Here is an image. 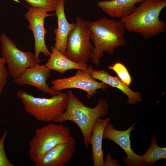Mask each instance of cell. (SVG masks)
Listing matches in <instances>:
<instances>
[{"instance_id": "d6986e66", "label": "cell", "mask_w": 166, "mask_h": 166, "mask_svg": "<svg viewBox=\"0 0 166 166\" xmlns=\"http://www.w3.org/2000/svg\"><path fill=\"white\" fill-rule=\"evenodd\" d=\"M108 69L114 71L119 78L126 85L129 86L132 83V79L128 70L124 65L119 62H117L108 67Z\"/></svg>"}, {"instance_id": "4fadbf2b", "label": "cell", "mask_w": 166, "mask_h": 166, "mask_svg": "<svg viewBox=\"0 0 166 166\" xmlns=\"http://www.w3.org/2000/svg\"><path fill=\"white\" fill-rule=\"evenodd\" d=\"M65 0H57L55 10L57 18V27L55 29V48L65 55L68 36L75 26V23L67 21L65 12Z\"/></svg>"}, {"instance_id": "3957f363", "label": "cell", "mask_w": 166, "mask_h": 166, "mask_svg": "<svg viewBox=\"0 0 166 166\" xmlns=\"http://www.w3.org/2000/svg\"><path fill=\"white\" fill-rule=\"evenodd\" d=\"M89 26L91 39L94 44L91 59L98 67L104 52L113 54L116 48L125 44V29L120 21L106 17L93 22L89 21Z\"/></svg>"}, {"instance_id": "5bb4252c", "label": "cell", "mask_w": 166, "mask_h": 166, "mask_svg": "<svg viewBox=\"0 0 166 166\" xmlns=\"http://www.w3.org/2000/svg\"><path fill=\"white\" fill-rule=\"evenodd\" d=\"M90 74L93 78L101 81L102 82L112 87L119 89L128 97V104H136L142 100L141 94L138 92H135L129 88L117 77H113L105 69L98 70L92 69Z\"/></svg>"}, {"instance_id": "ac0fdd59", "label": "cell", "mask_w": 166, "mask_h": 166, "mask_svg": "<svg viewBox=\"0 0 166 166\" xmlns=\"http://www.w3.org/2000/svg\"><path fill=\"white\" fill-rule=\"evenodd\" d=\"M151 144L146 153L141 156V166H152L156 161L166 158V148L158 146V140L155 136L150 139Z\"/></svg>"}, {"instance_id": "6da1fadb", "label": "cell", "mask_w": 166, "mask_h": 166, "mask_svg": "<svg viewBox=\"0 0 166 166\" xmlns=\"http://www.w3.org/2000/svg\"><path fill=\"white\" fill-rule=\"evenodd\" d=\"M166 7L164 0H144L120 21L127 31L139 34L148 39L165 32L166 23L160 20L159 15Z\"/></svg>"}, {"instance_id": "7402d4cb", "label": "cell", "mask_w": 166, "mask_h": 166, "mask_svg": "<svg viewBox=\"0 0 166 166\" xmlns=\"http://www.w3.org/2000/svg\"><path fill=\"white\" fill-rule=\"evenodd\" d=\"M6 61L2 57H0V96L7 83L9 74L8 69L5 66Z\"/></svg>"}, {"instance_id": "7c38bea8", "label": "cell", "mask_w": 166, "mask_h": 166, "mask_svg": "<svg viewBox=\"0 0 166 166\" xmlns=\"http://www.w3.org/2000/svg\"><path fill=\"white\" fill-rule=\"evenodd\" d=\"M74 138L70 136L54 147L37 163L36 166H63L72 158L76 151Z\"/></svg>"}, {"instance_id": "9c48e42d", "label": "cell", "mask_w": 166, "mask_h": 166, "mask_svg": "<svg viewBox=\"0 0 166 166\" xmlns=\"http://www.w3.org/2000/svg\"><path fill=\"white\" fill-rule=\"evenodd\" d=\"M42 8L30 6L28 12L24 14L29 23L28 28L33 32L35 41V57L36 62L39 64L41 61L39 58L40 53L46 56H49L51 53L46 45L45 37L47 30L44 26L45 18L49 17L55 16L53 13L49 14Z\"/></svg>"}, {"instance_id": "cb8c5ba5", "label": "cell", "mask_w": 166, "mask_h": 166, "mask_svg": "<svg viewBox=\"0 0 166 166\" xmlns=\"http://www.w3.org/2000/svg\"><path fill=\"white\" fill-rule=\"evenodd\" d=\"M165 0V1H166V0Z\"/></svg>"}, {"instance_id": "e0dca14e", "label": "cell", "mask_w": 166, "mask_h": 166, "mask_svg": "<svg viewBox=\"0 0 166 166\" xmlns=\"http://www.w3.org/2000/svg\"><path fill=\"white\" fill-rule=\"evenodd\" d=\"M51 51L49 58L45 65L50 70L56 71L60 74H64L69 69L84 70L87 68L88 65L86 63H77L71 60L54 46H52Z\"/></svg>"}, {"instance_id": "603a6c76", "label": "cell", "mask_w": 166, "mask_h": 166, "mask_svg": "<svg viewBox=\"0 0 166 166\" xmlns=\"http://www.w3.org/2000/svg\"><path fill=\"white\" fill-rule=\"evenodd\" d=\"M117 159L112 158L110 153H108L104 160V166H121Z\"/></svg>"}, {"instance_id": "2e32d148", "label": "cell", "mask_w": 166, "mask_h": 166, "mask_svg": "<svg viewBox=\"0 0 166 166\" xmlns=\"http://www.w3.org/2000/svg\"><path fill=\"white\" fill-rule=\"evenodd\" d=\"M144 0H110L100 1L97 6L112 18H121L130 14L136 5Z\"/></svg>"}, {"instance_id": "8fae6325", "label": "cell", "mask_w": 166, "mask_h": 166, "mask_svg": "<svg viewBox=\"0 0 166 166\" xmlns=\"http://www.w3.org/2000/svg\"><path fill=\"white\" fill-rule=\"evenodd\" d=\"M50 70L45 65L38 64L26 69L19 77L14 79L13 82L19 85L34 86L43 93L52 97L61 92L52 89L47 84L46 81L50 76Z\"/></svg>"}, {"instance_id": "277c9868", "label": "cell", "mask_w": 166, "mask_h": 166, "mask_svg": "<svg viewBox=\"0 0 166 166\" xmlns=\"http://www.w3.org/2000/svg\"><path fill=\"white\" fill-rule=\"evenodd\" d=\"M16 95L26 112L38 121L47 122L54 121L64 113L68 100L67 93L62 92L50 98L35 97L22 90Z\"/></svg>"}, {"instance_id": "9a60e30c", "label": "cell", "mask_w": 166, "mask_h": 166, "mask_svg": "<svg viewBox=\"0 0 166 166\" xmlns=\"http://www.w3.org/2000/svg\"><path fill=\"white\" fill-rule=\"evenodd\" d=\"M111 119L99 118L95 124L90 137L89 144L92 146V159L94 166H104V151L102 149L104 130Z\"/></svg>"}, {"instance_id": "ba28073f", "label": "cell", "mask_w": 166, "mask_h": 166, "mask_svg": "<svg viewBox=\"0 0 166 166\" xmlns=\"http://www.w3.org/2000/svg\"><path fill=\"white\" fill-rule=\"evenodd\" d=\"M93 69L91 65H88L84 70L77 69L73 76L68 78H58L51 81V89L58 92L69 89H82L87 93V99H90L97 93L98 89L105 91L109 86L103 82H99L92 77L91 70Z\"/></svg>"}, {"instance_id": "30bf717a", "label": "cell", "mask_w": 166, "mask_h": 166, "mask_svg": "<svg viewBox=\"0 0 166 166\" xmlns=\"http://www.w3.org/2000/svg\"><path fill=\"white\" fill-rule=\"evenodd\" d=\"M136 123L124 130L116 129L109 122L106 124L103 133V139L110 140L119 145L126 155L123 158L124 163L128 166H141V156L132 149L130 139L131 132L134 129Z\"/></svg>"}, {"instance_id": "8992f818", "label": "cell", "mask_w": 166, "mask_h": 166, "mask_svg": "<svg viewBox=\"0 0 166 166\" xmlns=\"http://www.w3.org/2000/svg\"><path fill=\"white\" fill-rule=\"evenodd\" d=\"M89 22L77 17L75 27L68 36L65 55L75 62L87 63L91 58L94 46L90 41Z\"/></svg>"}, {"instance_id": "52a82bcc", "label": "cell", "mask_w": 166, "mask_h": 166, "mask_svg": "<svg viewBox=\"0 0 166 166\" xmlns=\"http://www.w3.org/2000/svg\"><path fill=\"white\" fill-rule=\"evenodd\" d=\"M0 42L2 57L7 64L9 75L14 79L19 77L27 68L39 64L32 52L19 49L4 32L0 35Z\"/></svg>"}, {"instance_id": "7a4b0ae2", "label": "cell", "mask_w": 166, "mask_h": 166, "mask_svg": "<svg viewBox=\"0 0 166 166\" xmlns=\"http://www.w3.org/2000/svg\"><path fill=\"white\" fill-rule=\"evenodd\" d=\"M67 94L65 110L54 122L62 123L69 121L75 123L81 130L85 145L88 148L93 126L99 118H103L108 114L109 104L105 99L101 97L96 106L92 108L84 105L71 90L68 91Z\"/></svg>"}, {"instance_id": "44dd1931", "label": "cell", "mask_w": 166, "mask_h": 166, "mask_svg": "<svg viewBox=\"0 0 166 166\" xmlns=\"http://www.w3.org/2000/svg\"><path fill=\"white\" fill-rule=\"evenodd\" d=\"M7 131H4L0 138V166H14L7 158L5 150V141L7 135Z\"/></svg>"}, {"instance_id": "ffe728a7", "label": "cell", "mask_w": 166, "mask_h": 166, "mask_svg": "<svg viewBox=\"0 0 166 166\" xmlns=\"http://www.w3.org/2000/svg\"><path fill=\"white\" fill-rule=\"evenodd\" d=\"M30 6L42 8L47 12L55 10L57 0H23Z\"/></svg>"}, {"instance_id": "5b68a950", "label": "cell", "mask_w": 166, "mask_h": 166, "mask_svg": "<svg viewBox=\"0 0 166 166\" xmlns=\"http://www.w3.org/2000/svg\"><path fill=\"white\" fill-rule=\"evenodd\" d=\"M70 136L69 127L62 123H49L37 128L29 144L30 159L37 163L49 151Z\"/></svg>"}]
</instances>
